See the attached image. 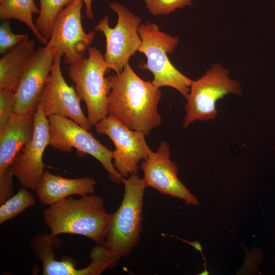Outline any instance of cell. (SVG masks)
<instances>
[{
  "mask_svg": "<svg viewBox=\"0 0 275 275\" xmlns=\"http://www.w3.org/2000/svg\"><path fill=\"white\" fill-rule=\"evenodd\" d=\"M110 91L107 110L131 130L148 135L161 123L158 105L159 88L141 78L129 64L119 73L106 77Z\"/></svg>",
  "mask_w": 275,
  "mask_h": 275,
  "instance_id": "cell-1",
  "label": "cell"
},
{
  "mask_svg": "<svg viewBox=\"0 0 275 275\" xmlns=\"http://www.w3.org/2000/svg\"><path fill=\"white\" fill-rule=\"evenodd\" d=\"M110 216L102 198L92 194L79 198L67 197L43 211V221L51 235H79L99 245L104 241Z\"/></svg>",
  "mask_w": 275,
  "mask_h": 275,
  "instance_id": "cell-2",
  "label": "cell"
},
{
  "mask_svg": "<svg viewBox=\"0 0 275 275\" xmlns=\"http://www.w3.org/2000/svg\"><path fill=\"white\" fill-rule=\"evenodd\" d=\"M124 192L117 210L111 214L105 238L101 244L111 254L128 256L138 245L142 232L143 204L147 187L136 174L122 178Z\"/></svg>",
  "mask_w": 275,
  "mask_h": 275,
  "instance_id": "cell-3",
  "label": "cell"
},
{
  "mask_svg": "<svg viewBox=\"0 0 275 275\" xmlns=\"http://www.w3.org/2000/svg\"><path fill=\"white\" fill-rule=\"evenodd\" d=\"M138 32L142 40L138 50L147 59L146 64L141 63L140 68L153 74L152 83L155 87H172L186 98L193 80L179 71L167 56V53L174 52L179 41V38L160 31L156 24L150 21L141 23Z\"/></svg>",
  "mask_w": 275,
  "mask_h": 275,
  "instance_id": "cell-4",
  "label": "cell"
},
{
  "mask_svg": "<svg viewBox=\"0 0 275 275\" xmlns=\"http://www.w3.org/2000/svg\"><path fill=\"white\" fill-rule=\"evenodd\" d=\"M88 57L71 64L68 74L74 84L75 92L85 102L91 126L107 117L110 87L105 73L108 67L100 51L88 48Z\"/></svg>",
  "mask_w": 275,
  "mask_h": 275,
  "instance_id": "cell-5",
  "label": "cell"
},
{
  "mask_svg": "<svg viewBox=\"0 0 275 275\" xmlns=\"http://www.w3.org/2000/svg\"><path fill=\"white\" fill-rule=\"evenodd\" d=\"M229 74L228 69L219 63H213L202 77L193 80L186 97L184 128L197 120L215 119L217 115L216 102L226 95L241 96V84L231 78Z\"/></svg>",
  "mask_w": 275,
  "mask_h": 275,
  "instance_id": "cell-6",
  "label": "cell"
},
{
  "mask_svg": "<svg viewBox=\"0 0 275 275\" xmlns=\"http://www.w3.org/2000/svg\"><path fill=\"white\" fill-rule=\"evenodd\" d=\"M109 6L118 15L116 26L111 28L109 18L104 16L94 30L102 32L105 37L106 50L103 57L108 69L119 73L141 44L138 28L142 19L118 2L111 3Z\"/></svg>",
  "mask_w": 275,
  "mask_h": 275,
  "instance_id": "cell-7",
  "label": "cell"
},
{
  "mask_svg": "<svg viewBox=\"0 0 275 275\" xmlns=\"http://www.w3.org/2000/svg\"><path fill=\"white\" fill-rule=\"evenodd\" d=\"M48 119L49 123L48 146L66 152H71L75 148L80 156L89 154L102 164L113 182L117 184L122 182V177L112 162V151L96 139L89 130L65 117L53 115Z\"/></svg>",
  "mask_w": 275,
  "mask_h": 275,
  "instance_id": "cell-8",
  "label": "cell"
},
{
  "mask_svg": "<svg viewBox=\"0 0 275 275\" xmlns=\"http://www.w3.org/2000/svg\"><path fill=\"white\" fill-rule=\"evenodd\" d=\"M99 134L106 135L113 142V166L122 178L136 174L139 163L146 159L152 151L145 140V135L130 129L112 114L94 125Z\"/></svg>",
  "mask_w": 275,
  "mask_h": 275,
  "instance_id": "cell-9",
  "label": "cell"
},
{
  "mask_svg": "<svg viewBox=\"0 0 275 275\" xmlns=\"http://www.w3.org/2000/svg\"><path fill=\"white\" fill-rule=\"evenodd\" d=\"M82 0H73L56 16L49 41L56 52L62 53L63 62L70 65L85 57L95 33L85 32L81 20Z\"/></svg>",
  "mask_w": 275,
  "mask_h": 275,
  "instance_id": "cell-10",
  "label": "cell"
},
{
  "mask_svg": "<svg viewBox=\"0 0 275 275\" xmlns=\"http://www.w3.org/2000/svg\"><path fill=\"white\" fill-rule=\"evenodd\" d=\"M62 53L56 52L50 73L38 101L44 115L48 118L59 115L68 118L90 130L88 118L80 106V100L73 86L65 81L61 70Z\"/></svg>",
  "mask_w": 275,
  "mask_h": 275,
  "instance_id": "cell-11",
  "label": "cell"
},
{
  "mask_svg": "<svg viewBox=\"0 0 275 275\" xmlns=\"http://www.w3.org/2000/svg\"><path fill=\"white\" fill-rule=\"evenodd\" d=\"M38 104L34 114L35 127L32 139L14 158L10 167L22 187L35 191L44 173L43 155L49 140V123Z\"/></svg>",
  "mask_w": 275,
  "mask_h": 275,
  "instance_id": "cell-12",
  "label": "cell"
},
{
  "mask_svg": "<svg viewBox=\"0 0 275 275\" xmlns=\"http://www.w3.org/2000/svg\"><path fill=\"white\" fill-rule=\"evenodd\" d=\"M140 167L144 172L143 179L147 187L182 200L186 205L199 204L197 197L179 180L178 167L170 159V148L166 142H161L157 151H152L142 161Z\"/></svg>",
  "mask_w": 275,
  "mask_h": 275,
  "instance_id": "cell-13",
  "label": "cell"
},
{
  "mask_svg": "<svg viewBox=\"0 0 275 275\" xmlns=\"http://www.w3.org/2000/svg\"><path fill=\"white\" fill-rule=\"evenodd\" d=\"M56 51L50 42L38 48L24 70L15 92L14 113H34L50 73Z\"/></svg>",
  "mask_w": 275,
  "mask_h": 275,
  "instance_id": "cell-14",
  "label": "cell"
},
{
  "mask_svg": "<svg viewBox=\"0 0 275 275\" xmlns=\"http://www.w3.org/2000/svg\"><path fill=\"white\" fill-rule=\"evenodd\" d=\"M34 113H14L7 124L0 130V174L10 169L22 147L33 138Z\"/></svg>",
  "mask_w": 275,
  "mask_h": 275,
  "instance_id": "cell-15",
  "label": "cell"
},
{
  "mask_svg": "<svg viewBox=\"0 0 275 275\" xmlns=\"http://www.w3.org/2000/svg\"><path fill=\"white\" fill-rule=\"evenodd\" d=\"M96 184L93 177L67 178L46 170L35 191L42 204L50 206L73 195L92 194Z\"/></svg>",
  "mask_w": 275,
  "mask_h": 275,
  "instance_id": "cell-16",
  "label": "cell"
},
{
  "mask_svg": "<svg viewBox=\"0 0 275 275\" xmlns=\"http://www.w3.org/2000/svg\"><path fill=\"white\" fill-rule=\"evenodd\" d=\"M63 240L46 233L34 237L30 244L43 266V275H92L88 266L78 269L75 267L74 260L68 257H63L58 261L56 259L54 247H60Z\"/></svg>",
  "mask_w": 275,
  "mask_h": 275,
  "instance_id": "cell-17",
  "label": "cell"
},
{
  "mask_svg": "<svg viewBox=\"0 0 275 275\" xmlns=\"http://www.w3.org/2000/svg\"><path fill=\"white\" fill-rule=\"evenodd\" d=\"M35 41L27 37L0 59V89L16 90L21 77L35 53Z\"/></svg>",
  "mask_w": 275,
  "mask_h": 275,
  "instance_id": "cell-18",
  "label": "cell"
},
{
  "mask_svg": "<svg viewBox=\"0 0 275 275\" xmlns=\"http://www.w3.org/2000/svg\"><path fill=\"white\" fill-rule=\"evenodd\" d=\"M40 9L34 0H3L0 2V18L15 19L23 22L43 45L48 41L41 34L33 20V14L39 13Z\"/></svg>",
  "mask_w": 275,
  "mask_h": 275,
  "instance_id": "cell-19",
  "label": "cell"
},
{
  "mask_svg": "<svg viewBox=\"0 0 275 275\" xmlns=\"http://www.w3.org/2000/svg\"><path fill=\"white\" fill-rule=\"evenodd\" d=\"M40 12L35 25L49 42L54 20L60 11L73 0H39Z\"/></svg>",
  "mask_w": 275,
  "mask_h": 275,
  "instance_id": "cell-20",
  "label": "cell"
},
{
  "mask_svg": "<svg viewBox=\"0 0 275 275\" xmlns=\"http://www.w3.org/2000/svg\"><path fill=\"white\" fill-rule=\"evenodd\" d=\"M35 204L32 194L24 187L8 198L0 207V224L13 218Z\"/></svg>",
  "mask_w": 275,
  "mask_h": 275,
  "instance_id": "cell-21",
  "label": "cell"
},
{
  "mask_svg": "<svg viewBox=\"0 0 275 275\" xmlns=\"http://www.w3.org/2000/svg\"><path fill=\"white\" fill-rule=\"evenodd\" d=\"M148 11L153 16L166 15L178 8L192 5L191 0H144Z\"/></svg>",
  "mask_w": 275,
  "mask_h": 275,
  "instance_id": "cell-22",
  "label": "cell"
},
{
  "mask_svg": "<svg viewBox=\"0 0 275 275\" xmlns=\"http://www.w3.org/2000/svg\"><path fill=\"white\" fill-rule=\"evenodd\" d=\"M28 37L26 34L13 33L11 30L9 21H5L0 25V53L6 54Z\"/></svg>",
  "mask_w": 275,
  "mask_h": 275,
  "instance_id": "cell-23",
  "label": "cell"
},
{
  "mask_svg": "<svg viewBox=\"0 0 275 275\" xmlns=\"http://www.w3.org/2000/svg\"><path fill=\"white\" fill-rule=\"evenodd\" d=\"M14 107L15 92L10 89H0V130L9 121Z\"/></svg>",
  "mask_w": 275,
  "mask_h": 275,
  "instance_id": "cell-24",
  "label": "cell"
},
{
  "mask_svg": "<svg viewBox=\"0 0 275 275\" xmlns=\"http://www.w3.org/2000/svg\"><path fill=\"white\" fill-rule=\"evenodd\" d=\"M13 174L11 169L0 174V204L4 203L14 195Z\"/></svg>",
  "mask_w": 275,
  "mask_h": 275,
  "instance_id": "cell-25",
  "label": "cell"
},
{
  "mask_svg": "<svg viewBox=\"0 0 275 275\" xmlns=\"http://www.w3.org/2000/svg\"><path fill=\"white\" fill-rule=\"evenodd\" d=\"M86 6V15L88 18L93 19L94 15L92 8V0H82Z\"/></svg>",
  "mask_w": 275,
  "mask_h": 275,
  "instance_id": "cell-26",
  "label": "cell"
},
{
  "mask_svg": "<svg viewBox=\"0 0 275 275\" xmlns=\"http://www.w3.org/2000/svg\"><path fill=\"white\" fill-rule=\"evenodd\" d=\"M200 274H202V275H204V274H206V275H208L209 274V272L206 270H204L202 272V273H200Z\"/></svg>",
  "mask_w": 275,
  "mask_h": 275,
  "instance_id": "cell-27",
  "label": "cell"
},
{
  "mask_svg": "<svg viewBox=\"0 0 275 275\" xmlns=\"http://www.w3.org/2000/svg\"><path fill=\"white\" fill-rule=\"evenodd\" d=\"M3 0H0V2H1Z\"/></svg>",
  "mask_w": 275,
  "mask_h": 275,
  "instance_id": "cell-28",
  "label": "cell"
}]
</instances>
